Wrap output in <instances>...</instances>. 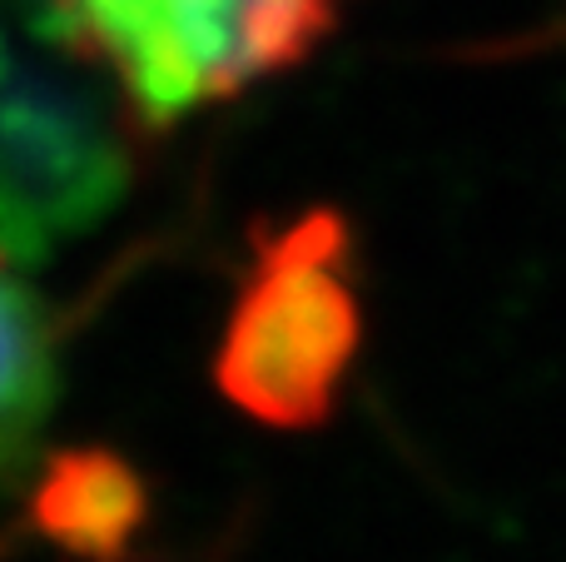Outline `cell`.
<instances>
[{"label":"cell","mask_w":566,"mask_h":562,"mask_svg":"<svg viewBox=\"0 0 566 562\" xmlns=\"http://www.w3.org/2000/svg\"><path fill=\"white\" fill-rule=\"evenodd\" d=\"M145 478L109 448H70L45 464L30 498V523L65 558L115 562L145 533Z\"/></svg>","instance_id":"cell-4"},{"label":"cell","mask_w":566,"mask_h":562,"mask_svg":"<svg viewBox=\"0 0 566 562\" xmlns=\"http://www.w3.org/2000/svg\"><path fill=\"white\" fill-rule=\"evenodd\" d=\"M55 388L60 368L45 309L0 264V488L25 473L55 408Z\"/></svg>","instance_id":"cell-5"},{"label":"cell","mask_w":566,"mask_h":562,"mask_svg":"<svg viewBox=\"0 0 566 562\" xmlns=\"http://www.w3.org/2000/svg\"><path fill=\"white\" fill-rule=\"evenodd\" d=\"M129 189V145L95 85L0 30V264L35 269Z\"/></svg>","instance_id":"cell-3"},{"label":"cell","mask_w":566,"mask_h":562,"mask_svg":"<svg viewBox=\"0 0 566 562\" xmlns=\"http://www.w3.org/2000/svg\"><path fill=\"white\" fill-rule=\"evenodd\" d=\"M70 50L99 70L139 125H175L205 105L303 65L338 30L348 0H50Z\"/></svg>","instance_id":"cell-2"},{"label":"cell","mask_w":566,"mask_h":562,"mask_svg":"<svg viewBox=\"0 0 566 562\" xmlns=\"http://www.w3.org/2000/svg\"><path fill=\"white\" fill-rule=\"evenodd\" d=\"M358 344L353 229L338 209H308L254 239V264L214 354V384L254 424L303 434L338 408Z\"/></svg>","instance_id":"cell-1"}]
</instances>
